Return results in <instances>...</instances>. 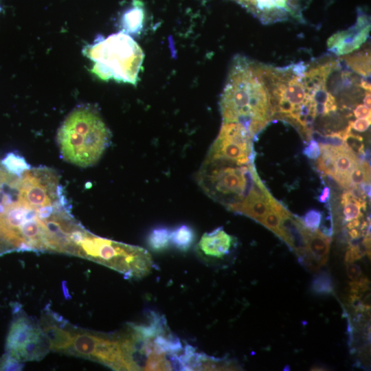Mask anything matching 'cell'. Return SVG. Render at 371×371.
I'll list each match as a JSON object with an SVG mask.
<instances>
[{"mask_svg":"<svg viewBox=\"0 0 371 371\" xmlns=\"http://www.w3.org/2000/svg\"><path fill=\"white\" fill-rule=\"evenodd\" d=\"M1 163L8 172L19 177L30 168L25 158L15 153H7Z\"/></svg>","mask_w":371,"mask_h":371,"instance_id":"20","label":"cell"},{"mask_svg":"<svg viewBox=\"0 0 371 371\" xmlns=\"http://www.w3.org/2000/svg\"><path fill=\"white\" fill-rule=\"evenodd\" d=\"M196 179L207 195L232 212L249 196L260 177L254 163L238 165L228 160L205 158Z\"/></svg>","mask_w":371,"mask_h":371,"instance_id":"4","label":"cell"},{"mask_svg":"<svg viewBox=\"0 0 371 371\" xmlns=\"http://www.w3.org/2000/svg\"><path fill=\"white\" fill-rule=\"evenodd\" d=\"M146 10L139 0H133L131 5L124 10L120 18V27L129 35L139 34L144 27Z\"/></svg>","mask_w":371,"mask_h":371,"instance_id":"15","label":"cell"},{"mask_svg":"<svg viewBox=\"0 0 371 371\" xmlns=\"http://www.w3.org/2000/svg\"><path fill=\"white\" fill-rule=\"evenodd\" d=\"M278 202V201L276 199L274 201L271 209L264 216L260 223L272 231L275 234L281 238L282 236L281 218L280 213L276 209Z\"/></svg>","mask_w":371,"mask_h":371,"instance_id":"24","label":"cell"},{"mask_svg":"<svg viewBox=\"0 0 371 371\" xmlns=\"http://www.w3.org/2000/svg\"><path fill=\"white\" fill-rule=\"evenodd\" d=\"M370 118H357L355 121H350L349 123L352 129L358 132H365L370 125Z\"/></svg>","mask_w":371,"mask_h":371,"instance_id":"28","label":"cell"},{"mask_svg":"<svg viewBox=\"0 0 371 371\" xmlns=\"http://www.w3.org/2000/svg\"><path fill=\"white\" fill-rule=\"evenodd\" d=\"M330 190L329 187L325 186L324 187L322 193L318 197V200L321 203H326L328 199L330 196Z\"/></svg>","mask_w":371,"mask_h":371,"instance_id":"32","label":"cell"},{"mask_svg":"<svg viewBox=\"0 0 371 371\" xmlns=\"http://www.w3.org/2000/svg\"><path fill=\"white\" fill-rule=\"evenodd\" d=\"M353 114L356 118H370V108L365 105L363 102L358 104L353 110Z\"/></svg>","mask_w":371,"mask_h":371,"instance_id":"30","label":"cell"},{"mask_svg":"<svg viewBox=\"0 0 371 371\" xmlns=\"http://www.w3.org/2000/svg\"><path fill=\"white\" fill-rule=\"evenodd\" d=\"M331 239L317 229L308 232L307 236V249L313 258L322 266L328 258L330 243Z\"/></svg>","mask_w":371,"mask_h":371,"instance_id":"16","label":"cell"},{"mask_svg":"<svg viewBox=\"0 0 371 371\" xmlns=\"http://www.w3.org/2000/svg\"><path fill=\"white\" fill-rule=\"evenodd\" d=\"M11 173L8 172L2 166L0 161V205L5 185L10 178Z\"/></svg>","mask_w":371,"mask_h":371,"instance_id":"31","label":"cell"},{"mask_svg":"<svg viewBox=\"0 0 371 371\" xmlns=\"http://www.w3.org/2000/svg\"><path fill=\"white\" fill-rule=\"evenodd\" d=\"M302 153L311 159H317L320 155L319 144L311 139L303 149Z\"/></svg>","mask_w":371,"mask_h":371,"instance_id":"27","label":"cell"},{"mask_svg":"<svg viewBox=\"0 0 371 371\" xmlns=\"http://www.w3.org/2000/svg\"><path fill=\"white\" fill-rule=\"evenodd\" d=\"M311 290L317 295L332 294L334 292V285L330 275L325 271L315 275L311 284Z\"/></svg>","mask_w":371,"mask_h":371,"instance_id":"22","label":"cell"},{"mask_svg":"<svg viewBox=\"0 0 371 371\" xmlns=\"http://www.w3.org/2000/svg\"><path fill=\"white\" fill-rule=\"evenodd\" d=\"M253 137L242 124L223 122L219 133L208 150L207 159H225L238 165L254 163Z\"/></svg>","mask_w":371,"mask_h":371,"instance_id":"7","label":"cell"},{"mask_svg":"<svg viewBox=\"0 0 371 371\" xmlns=\"http://www.w3.org/2000/svg\"><path fill=\"white\" fill-rule=\"evenodd\" d=\"M39 328L30 319L21 316L15 319L8 333L6 350L10 355L24 346Z\"/></svg>","mask_w":371,"mask_h":371,"instance_id":"13","label":"cell"},{"mask_svg":"<svg viewBox=\"0 0 371 371\" xmlns=\"http://www.w3.org/2000/svg\"><path fill=\"white\" fill-rule=\"evenodd\" d=\"M245 8L262 23L267 25L289 20L302 21L298 0H232Z\"/></svg>","mask_w":371,"mask_h":371,"instance_id":"8","label":"cell"},{"mask_svg":"<svg viewBox=\"0 0 371 371\" xmlns=\"http://www.w3.org/2000/svg\"><path fill=\"white\" fill-rule=\"evenodd\" d=\"M350 189L362 183H370V169L368 161H359L350 175Z\"/></svg>","mask_w":371,"mask_h":371,"instance_id":"23","label":"cell"},{"mask_svg":"<svg viewBox=\"0 0 371 371\" xmlns=\"http://www.w3.org/2000/svg\"><path fill=\"white\" fill-rule=\"evenodd\" d=\"M236 239L222 227L205 233L196 245V253L204 260L218 262L224 260L235 249Z\"/></svg>","mask_w":371,"mask_h":371,"instance_id":"10","label":"cell"},{"mask_svg":"<svg viewBox=\"0 0 371 371\" xmlns=\"http://www.w3.org/2000/svg\"><path fill=\"white\" fill-rule=\"evenodd\" d=\"M331 147L335 167L333 179L341 186L350 189V175L359 160L357 156L345 145Z\"/></svg>","mask_w":371,"mask_h":371,"instance_id":"14","label":"cell"},{"mask_svg":"<svg viewBox=\"0 0 371 371\" xmlns=\"http://www.w3.org/2000/svg\"><path fill=\"white\" fill-rule=\"evenodd\" d=\"M82 53L93 63L91 72L100 80L137 84L144 54L131 35L120 31L98 36Z\"/></svg>","mask_w":371,"mask_h":371,"instance_id":"3","label":"cell"},{"mask_svg":"<svg viewBox=\"0 0 371 371\" xmlns=\"http://www.w3.org/2000/svg\"><path fill=\"white\" fill-rule=\"evenodd\" d=\"M346 273L348 277L352 280H357L361 276L360 267L352 262L346 263Z\"/></svg>","mask_w":371,"mask_h":371,"instance_id":"29","label":"cell"},{"mask_svg":"<svg viewBox=\"0 0 371 371\" xmlns=\"http://www.w3.org/2000/svg\"><path fill=\"white\" fill-rule=\"evenodd\" d=\"M340 204L343 206L344 222L363 217L362 210H366V202L365 199L355 195L351 190L343 193Z\"/></svg>","mask_w":371,"mask_h":371,"instance_id":"17","label":"cell"},{"mask_svg":"<svg viewBox=\"0 0 371 371\" xmlns=\"http://www.w3.org/2000/svg\"><path fill=\"white\" fill-rule=\"evenodd\" d=\"M66 326L64 319L55 313H47L41 319L40 328L48 338L51 350L65 352L70 346L74 330Z\"/></svg>","mask_w":371,"mask_h":371,"instance_id":"11","label":"cell"},{"mask_svg":"<svg viewBox=\"0 0 371 371\" xmlns=\"http://www.w3.org/2000/svg\"><path fill=\"white\" fill-rule=\"evenodd\" d=\"M360 225V221L359 219H354L350 221H349L346 224V227L348 229H352V228H357Z\"/></svg>","mask_w":371,"mask_h":371,"instance_id":"33","label":"cell"},{"mask_svg":"<svg viewBox=\"0 0 371 371\" xmlns=\"http://www.w3.org/2000/svg\"><path fill=\"white\" fill-rule=\"evenodd\" d=\"M111 132L100 113L91 105L73 109L57 133V142L64 160L80 167L98 161L111 142Z\"/></svg>","mask_w":371,"mask_h":371,"instance_id":"2","label":"cell"},{"mask_svg":"<svg viewBox=\"0 0 371 371\" xmlns=\"http://www.w3.org/2000/svg\"><path fill=\"white\" fill-rule=\"evenodd\" d=\"M194 240V231L187 225H179L170 232V242L175 248L183 251L189 249Z\"/></svg>","mask_w":371,"mask_h":371,"instance_id":"19","label":"cell"},{"mask_svg":"<svg viewBox=\"0 0 371 371\" xmlns=\"http://www.w3.org/2000/svg\"><path fill=\"white\" fill-rule=\"evenodd\" d=\"M322 217L323 214L322 212L316 209H311L301 218H298L302 225L307 230L313 232L319 229Z\"/></svg>","mask_w":371,"mask_h":371,"instance_id":"25","label":"cell"},{"mask_svg":"<svg viewBox=\"0 0 371 371\" xmlns=\"http://www.w3.org/2000/svg\"><path fill=\"white\" fill-rule=\"evenodd\" d=\"M0 12H1V8H0Z\"/></svg>","mask_w":371,"mask_h":371,"instance_id":"35","label":"cell"},{"mask_svg":"<svg viewBox=\"0 0 371 371\" xmlns=\"http://www.w3.org/2000/svg\"><path fill=\"white\" fill-rule=\"evenodd\" d=\"M297 257L298 262L308 271H317L321 267L308 250Z\"/></svg>","mask_w":371,"mask_h":371,"instance_id":"26","label":"cell"},{"mask_svg":"<svg viewBox=\"0 0 371 371\" xmlns=\"http://www.w3.org/2000/svg\"><path fill=\"white\" fill-rule=\"evenodd\" d=\"M370 31V21L368 16L359 12L354 25L346 30L336 32L328 38V49L336 56L350 54L359 49L367 41Z\"/></svg>","mask_w":371,"mask_h":371,"instance_id":"9","label":"cell"},{"mask_svg":"<svg viewBox=\"0 0 371 371\" xmlns=\"http://www.w3.org/2000/svg\"><path fill=\"white\" fill-rule=\"evenodd\" d=\"M171 231L165 227H157L148 234L147 243L154 251H160L166 249L170 242Z\"/></svg>","mask_w":371,"mask_h":371,"instance_id":"21","label":"cell"},{"mask_svg":"<svg viewBox=\"0 0 371 371\" xmlns=\"http://www.w3.org/2000/svg\"><path fill=\"white\" fill-rule=\"evenodd\" d=\"M346 64L358 74L370 77V48H365L358 52L341 56Z\"/></svg>","mask_w":371,"mask_h":371,"instance_id":"18","label":"cell"},{"mask_svg":"<svg viewBox=\"0 0 371 371\" xmlns=\"http://www.w3.org/2000/svg\"><path fill=\"white\" fill-rule=\"evenodd\" d=\"M348 234L350 235V236L351 237V238H360L361 236V235H363L360 231H359L358 229H357L356 228H352V229H350V231L348 232Z\"/></svg>","mask_w":371,"mask_h":371,"instance_id":"34","label":"cell"},{"mask_svg":"<svg viewBox=\"0 0 371 371\" xmlns=\"http://www.w3.org/2000/svg\"><path fill=\"white\" fill-rule=\"evenodd\" d=\"M282 236L281 239L295 252L297 256L308 251L307 230L298 217H294L288 210L281 217Z\"/></svg>","mask_w":371,"mask_h":371,"instance_id":"12","label":"cell"},{"mask_svg":"<svg viewBox=\"0 0 371 371\" xmlns=\"http://www.w3.org/2000/svg\"><path fill=\"white\" fill-rule=\"evenodd\" d=\"M223 122H237L256 137L273 119L261 63L242 55L231 64L219 101Z\"/></svg>","mask_w":371,"mask_h":371,"instance_id":"1","label":"cell"},{"mask_svg":"<svg viewBox=\"0 0 371 371\" xmlns=\"http://www.w3.org/2000/svg\"><path fill=\"white\" fill-rule=\"evenodd\" d=\"M18 188L19 201L37 211L67 203L57 172L47 167L25 170L19 176Z\"/></svg>","mask_w":371,"mask_h":371,"instance_id":"6","label":"cell"},{"mask_svg":"<svg viewBox=\"0 0 371 371\" xmlns=\"http://www.w3.org/2000/svg\"><path fill=\"white\" fill-rule=\"evenodd\" d=\"M75 256L93 260L124 274L140 278L153 268L150 254L144 248L95 236L85 229L75 244Z\"/></svg>","mask_w":371,"mask_h":371,"instance_id":"5","label":"cell"}]
</instances>
